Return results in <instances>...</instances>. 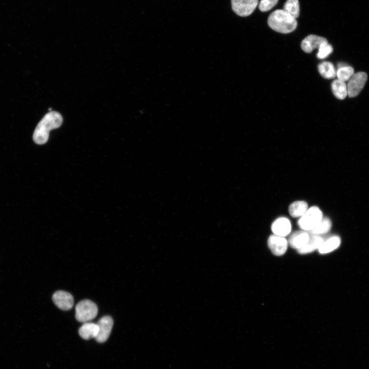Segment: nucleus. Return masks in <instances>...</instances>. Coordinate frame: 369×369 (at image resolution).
<instances>
[{
    "instance_id": "nucleus-15",
    "label": "nucleus",
    "mask_w": 369,
    "mask_h": 369,
    "mask_svg": "<svg viewBox=\"0 0 369 369\" xmlns=\"http://www.w3.org/2000/svg\"><path fill=\"white\" fill-rule=\"evenodd\" d=\"M341 239L337 236L330 237L324 239L318 251L321 254H327L336 249L340 245Z\"/></svg>"
},
{
    "instance_id": "nucleus-21",
    "label": "nucleus",
    "mask_w": 369,
    "mask_h": 369,
    "mask_svg": "<svg viewBox=\"0 0 369 369\" xmlns=\"http://www.w3.org/2000/svg\"><path fill=\"white\" fill-rule=\"evenodd\" d=\"M284 10L288 12L295 18L299 15V4L298 0H287L283 5Z\"/></svg>"
},
{
    "instance_id": "nucleus-20",
    "label": "nucleus",
    "mask_w": 369,
    "mask_h": 369,
    "mask_svg": "<svg viewBox=\"0 0 369 369\" xmlns=\"http://www.w3.org/2000/svg\"><path fill=\"white\" fill-rule=\"evenodd\" d=\"M354 74V69L344 64L340 63L336 71L337 79L344 82L348 80Z\"/></svg>"
},
{
    "instance_id": "nucleus-9",
    "label": "nucleus",
    "mask_w": 369,
    "mask_h": 369,
    "mask_svg": "<svg viewBox=\"0 0 369 369\" xmlns=\"http://www.w3.org/2000/svg\"><path fill=\"white\" fill-rule=\"evenodd\" d=\"M54 304L60 309L67 311L71 309L74 304V299L69 293L64 291H57L52 296Z\"/></svg>"
},
{
    "instance_id": "nucleus-24",
    "label": "nucleus",
    "mask_w": 369,
    "mask_h": 369,
    "mask_svg": "<svg viewBox=\"0 0 369 369\" xmlns=\"http://www.w3.org/2000/svg\"><path fill=\"white\" fill-rule=\"evenodd\" d=\"M48 110H49L50 111H51L52 109H51V108H49Z\"/></svg>"
},
{
    "instance_id": "nucleus-8",
    "label": "nucleus",
    "mask_w": 369,
    "mask_h": 369,
    "mask_svg": "<svg viewBox=\"0 0 369 369\" xmlns=\"http://www.w3.org/2000/svg\"><path fill=\"white\" fill-rule=\"evenodd\" d=\"M97 324L98 326V333L95 339L98 342H104L110 335L113 325V319L109 316H105L98 321Z\"/></svg>"
},
{
    "instance_id": "nucleus-16",
    "label": "nucleus",
    "mask_w": 369,
    "mask_h": 369,
    "mask_svg": "<svg viewBox=\"0 0 369 369\" xmlns=\"http://www.w3.org/2000/svg\"><path fill=\"white\" fill-rule=\"evenodd\" d=\"M308 203L304 200H297L292 202L289 207L290 215L294 218L301 217L308 210Z\"/></svg>"
},
{
    "instance_id": "nucleus-11",
    "label": "nucleus",
    "mask_w": 369,
    "mask_h": 369,
    "mask_svg": "<svg viewBox=\"0 0 369 369\" xmlns=\"http://www.w3.org/2000/svg\"><path fill=\"white\" fill-rule=\"evenodd\" d=\"M310 234L304 230L297 231L292 233L289 237V244L293 249L297 251L302 248L307 243Z\"/></svg>"
},
{
    "instance_id": "nucleus-7",
    "label": "nucleus",
    "mask_w": 369,
    "mask_h": 369,
    "mask_svg": "<svg viewBox=\"0 0 369 369\" xmlns=\"http://www.w3.org/2000/svg\"><path fill=\"white\" fill-rule=\"evenodd\" d=\"M288 241L284 237L271 235L268 239V245L272 253L277 256L284 255L288 249Z\"/></svg>"
},
{
    "instance_id": "nucleus-13",
    "label": "nucleus",
    "mask_w": 369,
    "mask_h": 369,
    "mask_svg": "<svg viewBox=\"0 0 369 369\" xmlns=\"http://www.w3.org/2000/svg\"><path fill=\"white\" fill-rule=\"evenodd\" d=\"M310 238L307 243L302 248L297 252L300 254H306L312 253L316 250H318L324 239L319 235L310 234Z\"/></svg>"
},
{
    "instance_id": "nucleus-1",
    "label": "nucleus",
    "mask_w": 369,
    "mask_h": 369,
    "mask_svg": "<svg viewBox=\"0 0 369 369\" xmlns=\"http://www.w3.org/2000/svg\"><path fill=\"white\" fill-rule=\"evenodd\" d=\"M63 117L56 111H50L47 113L36 127L33 134L34 141L38 145L47 142L49 132L51 130L59 128L62 124Z\"/></svg>"
},
{
    "instance_id": "nucleus-18",
    "label": "nucleus",
    "mask_w": 369,
    "mask_h": 369,
    "mask_svg": "<svg viewBox=\"0 0 369 369\" xmlns=\"http://www.w3.org/2000/svg\"><path fill=\"white\" fill-rule=\"evenodd\" d=\"M331 87L332 92L336 98L343 99L346 97L347 91L345 82L337 79L332 82Z\"/></svg>"
},
{
    "instance_id": "nucleus-2",
    "label": "nucleus",
    "mask_w": 369,
    "mask_h": 369,
    "mask_svg": "<svg viewBox=\"0 0 369 369\" xmlns=\"http://www.w3.org/2000/svg\"><path fill=\"white\" fill-rule=\"evenodd\" d=\"M268 24L271 29L281 33L293 32L297 26L296 18L283 9L272 12L268 17Z\"/></svg>"
},
{
    "instance_id": "nucleus-22",
    "label": "nucleus",
    "mask_w": 369,
    "mask_h": 369,
    "mask_svg": "<svg viewBox=\"0 0 369 369\" xmlns=\"http://www.w3.org/2000/svg\"><path fill=\"white\" fill-rule=\"evenodd\" d=\"M333 51V49L332 45L329 44L327 42H325L321 44L318 48L317 57L319 59H324L331 54Z\"/></svg>"
},
{
    "instance_id": "nucleus-14",
    "label": "nucleus",
    "mask_w": 369,
    "mask_h": 369,
    "mask_svg": "<svg viewBox=\"0 0 369 369\" xmlns=\"http://www.w3.org/2000/svg\"><path fill=\"white\" fill-rule=\"evenodd\" d=\"M98 326L97 323L85 322L79 329V336L84 339L95 338L98 335Z\"/></svg>"
},
{
    "instance_id": "nucleus-5",
    "label": "nucleus",
    "mask_w": 369,
    "mask_h": 369,
    "mask_svg": "<svg viewBox=\"0 0 369 369\" xmlns=\"http://www.w3.org/2000/svg\"><path fill=\"white\" fill-rule=\"evenodd\" d=\"M367 78V74L364 72L354 73L348 80L346 86L347 95L350 97L357 96L363 88Z\"/></svg>"
},
{
    "instance_id": "nucleus-19",
    "label": "nucleus",
    "mask_w": 369,
    "mask_h": 369,
    "mask_svg": "<svg viewBox=\"0 0 369 369\" xmlns=\"http://www.w3.org/2000/svg\"><path fill=\"white\" fill-rule=\"evenodd\" d=\"M331 227L332 223L330 219L327 217H323L319 222L308 232L311 235L320 236L328 232Z\"/></svg>"
},
{
    "instance_id": "nucleus-12",
    "label": "nucleus",
    "mask_w": 369,
    "mask_h": 369,
    "mask_svg": "<svg viewBox=\"0 0 369 369\" xmlns=\"http://www.w3.org/2000/svg\"><path fill=\"white\" fill-rule=\"evenodd\" d=\"M326 42L327 39L323 37L311 34L302 41L301 47L305 52L311 53L315 49H318L321 44Z\"/></svg>"
},
{
    "instance_id": "nucleus-6",
    "label": "nucleus",
    "mask_w": 369,
    "mask_h": 369,
    "mask_svg": "<svg viewBox=\"0 0 369 369\" xmlns=\"http://www.w3.org/2000/svg\"><path fill=\"white\" fill-rule=\"evenodd\" d=\"M258 4V0H231L234 12L240 16L251 14Z\"/></svg>"
},
{
    "instance_id": "nucleus-17",
    "label": "nucleus",
    "mask_w": 369,
    "mask_h": 369,
    "mask_svg": "<svg viewBox=\"0 0 369 369\" xmlns=\"http://www.w3.org/2000/svg\"><path fill=\"white\" fill-rule=\"evenodd\" d=\"M320 74L326 79H332L336 76V71L333 64L330 61H323L318 66Z\"/></svg>"
},
{
    "instance_id": "nucleus-4",
    "label": "nucleus",
    "mask_w": 369,
    "mask_h": 369,
    "mask_svg": "<svg viewBox=\"0 0 369 369\" xmlns=\"http://www.w3.org/2000/svg\"><path fill=\"white\" fill-rule=\"evenodd\" d=\"M322 218L321 210L317 206H312L308 208L306 212L300 217L298 225L302 230L309 232L313 229Z\"/></svg>"
},
{
    "instance_id": "nucleus-10",
    "label": "nucleus",
    "mask_w": 369,
    "mask_h": 369,
    "mask_svg": "<svg viewBox=\"0 0 369 369\" xmlns=\"http://www.w3.org/2000/svg\"><path fill=\"white\" fill-rule=\"evenodd\" d=\"M292 224L286 217H280L272 223L271 230L274 234L285 237L291 232Z\"/></svg>"
},
{
    "instance_id": "nucleus-23",
    "label": "nucleus",
    "mask_w": 369,
    "mask_h": 369,
    "mask_svg": "<svg viewBox=\"0 0 369 369\" xmlns=\"http://www.w3.org/2000/svg\"><path fill=\"white\" fill-rule=\"evenodd\" d=\"M278 0H261L259 4V9L262 12L271 10L278 3Z\"/></svg>"
},
{
    "instance_id": "nucleus-3",
    "label": "nucleus",
    "mask_w": 369,
    "mask_h": 369,
    "mask_svg": "<svg viewBox=\"0 0 369 369\" xmlns=\"http://www.w3.org/2000/svg\"><path fill=\"white\" fill-rule=\"evenodd\" d=\"M98 308L93 301L85 299L79 302L75 307V318L81 322H88L96 317Z\"/></svg>"
}]
</instances>
